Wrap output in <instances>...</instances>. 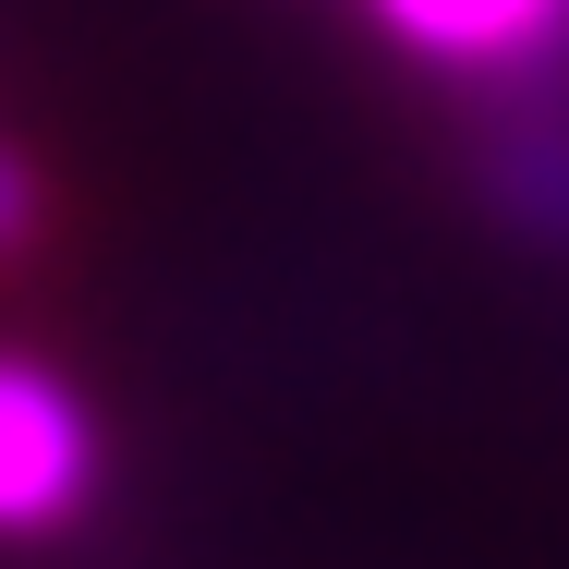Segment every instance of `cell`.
<instances>
[{"label":"cell","instance_id":"obj_1","mask_svg":"<svg viewBox=\"0 0 569 569\" xmlns=\"http://www.w3.org/2000/svg\"><path fill=\"white\" fill-rule=\"evenodd\" d=\"M86 497H98V425H86V400L49 363L0 351V546H37V533L86 521Z\"/></svg>","mask_w":569,"mask_h":569},{"label":"cell","instance_id":"obj_2","mask_svg":"<svg viewBox=\"0 0 569 569\" xmlns=\"http://www.w3.org/2000/svg\"><path fill=\"white\" fill-rule=\"evenodd\" d=\"M376 24L412 49V61H449V73H546L569 49V0H376Z\"/></svg>","mask_w":569,"mask_h":569},{"label":"cell","instance_id":"obj_3","mask_svg":"<svg viewBox=\"0 0 569 569\" xmlns=\"http://www.w3.org/2000/svg\"><path fill=\"white\" fill-rule=\"evenodd\" d=\"M485 207L521 242L569 254V110H509L485 133Z\"/></svg>","mask_w":569,"mask_h":569},{"label":"cell","instance_id":"obj_4","mask_svg":"<svg viewBox=\"0 0 569 569\" xmlns=\"http://www.w3.org/2000/svg\"><path fill=\"white\" fill-rule=\"evenodd\" d=\"M37 230H49V182L24 170V146H0V267L37 254Z\"/></svg>","mask_w":569,"mask_h":569}]
</instances>
